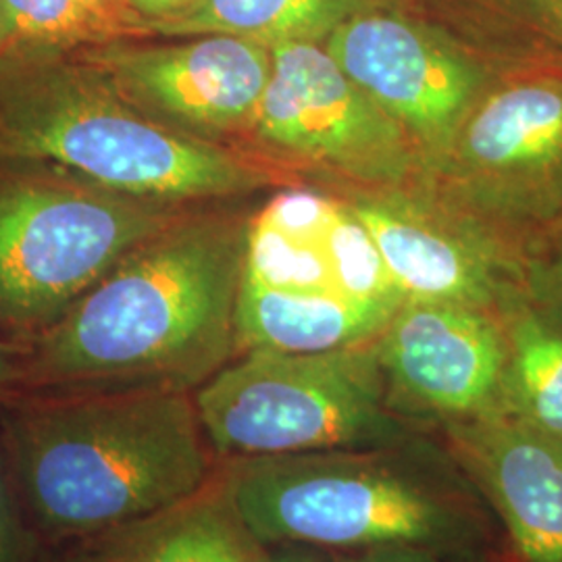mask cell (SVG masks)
<instances>
[{
    "mask_svg": "<svg viewBox=\"0 0 562 562\" xmlns=\"http://www.w3.org/2000/svg\"><path fill=\"white\" fill-rule=\"evenodd\" d=\"M261 562H346L344 554L308 543H265Z\"/></svg>",
    "mask_w": 562,
    "mask_h": 562,
    "instance_id": "27",
    "label": "cell"
},
{
    "mask_svg": "<svg viewBox=\"0 0 562 562\" xmlns=\"http://www.w3.org/2000/svg\"><path fill=\"white\" fill-rule=\"evenodd\" d=\"M196 0H127L134 18L138 20L140 38H148L153 25L178 18Z\"/></svg>",
    "mask_w": 562,
    "mask_h": 562,
    "instance_id": "25",
    "label": "cell"
},
{
    "mask_svg": "<svg viewBox=\"0 0 562 562\" xmlns=\"http://www.w3.org/2000/svg\"><path fill=\"white\" fill-rule=\"evenodd\" d=\"M346 562H517L513 557H461L427 550H378L346 557Z\"/></svg>",
    "mask_w": 562,
    "mask_h": 562,
    "instance_id": "24",
    "label": "cell"
},
{
    "mask_svg": "<svg viewBox=\"0 0 562 562\" xmlns=\"http://www.w3.org/2000/svg\"><path fill=\"white\" fill-rule=\"evenodd\" d=\"M41 542L0 443V562H36Z\"/></svg>",
    "mask_w": 562,
    "mask_h": 562,
    "instance_id": "21",
    "label": "cell"
},
{
    "mask_svg": "<svg viewBox=\"0 0 562 562\" xmlns=\"http://www.w3.org/2000/svg\"><path fill=\"white\" fill-rule=\"evenodd\" d=\"M271 76L241 150L331 180L340 190L423 183L417 148L323 44L271 46Z\"/></svg>",
    "mask_w": 562,
    "mask_h": 562,
    "instance_id": "7",
    "label": "cell"
},
{
    "mask_svg": "<svg viewBox=\"0 0 562 562\" xmlns=\"http://www.w3.org/2000/svg\"><path fill=\"white\" fill-rule=\"evenodd\" d=\"M36 562H106L88 543H50L44 548Z\"/></svg>",
    "mask_w": 562,
    "mask_h": 562,
    "instance_id": "28",
    "label": "cell"
},
{
    "mask_svg": "<svg viewBox=\"0 0 562 562\" xmlns=\"http://www.w3.org/2000/svg\"><path fill=\"white\" fill-rule=\"evenodd\" d=\"M250 215L192 209L130 252L25 348L20 394H194L238 355Z\"/></svg>",
    "mask_w": 562,
    "mask_h": 562,
    "instance_id": "1",
    "label": "cell"
},
{
    "mask_svg": "<svg viewBox=\"0 0 562 562\" xmlns=\"http://www.w3.org/2000/svg\"><path fill=\"white\" fill-rule=\"evenodd\" d=\"M0 162L194 209L271 190L276 165L146 117L78 53L0 59Z\"/></svg>",
    "mask_w": 562,
    "mask_h": 562,
    "instance_id": "4",
    "label": "cell"
},
{
    "mask_svg": "<svg viewBox=\"0 0 562 562\" xmlns=\"http://www.w3.org/2000/svg\"><path fill=\"white\" fill-rule=\"evenodd\" d=\"M475 483L517 562H562V442L510 415L436 434Z\"/></svg>",
    "mask_w": 562,
    "mask_h": 562,
    "instance_id": "14",
    "label": "cell"
},
{
    "mask_svg": "<svg viewBox=\"0 0 562 562\" xmlns=\"http://www.w3.org/2000/svg\"><path fill=\"white\" fill-rule=\"evenodd\" d=\"M323 46L413 142L423 183L438 171L464 121L504 76L446 27L404 9L346 21Z\"/></svg>",
    "mask_w": 562,
    "mask_h": 562,
    "instance_id": "9",
    "label": "cell"
},
{
    "mask_svg": "<svg viewBox=\"0 0 562 562\" xmlns=\"http://www.w3.org/2000/svg\"><path fill=\"white\" fill-rule=\"evenodd\" d=\"M81 4L111 34L113 41L140 38L138 20L134 18L127 0H81Z\"/></svg>",
    "mask_w": 562,
    "mask_h": 562,
    "instance_id": "23",
    "label": "cell"
},
{
    "mask_svg": "<svg viewBox=\"0 0 562 562\" xmlns=\"http://www.w3.org/2000/svg\"><path fill=\"white\" fill-rule=\"evenodd\" d=\"M83 543L106 562H261L265 552L225 494L220 469L194 496Z\"/></svg>",
    "mask_w": 562,
    "mask_h": 562,
    "instance_id": "16",
    "label": "cell"
},
{
    "mask_svg": "<svg viewBox=\"0 0 562 562\" xmlns=\"http://www.w3.org/2000/svg\"><path fill=\"white\" fill-rule=\"evenodd\" d=\"M241 278L292 294L404 302L344 196L319 190L285 186L250 215Z\"/></svg>",
    "mask_w": 562,
    "mask_h": 562,
    "instance_id": "13",
    "label": "cell"
},
{
    "mask_svg": "<svg viewBox=\"0 0 562 562\" xmlns=\"http://www.w3.org/2000/svg\"><path fill=\"white\" fill-rule=\"evenodd\" d=\"M0 443L44 543L148 519L220 469L190 392L18 394L0 402Z\"/></svg>",
    "mask_w": 562,
    "mask_h": 562,
    "instance_id": "2",
    "label": "cell"
},
{
    "mask_svg": "<svg viewBox=\"0 0 562 562\" xmlns=\"http://www.w3.org/2000/svg\"><path fill=\"white\" fill-rule=\"evenodd\" d=\"M25 346L0 340V402L18 396L25 380Z\"/></svg>",
    "mask_w": 562,
    "mask_h": 562,
    "instance_id": "26",
    "label": "cell"
},
{
    "mask_svg": "<svg viewBox=\"0 0 562 562\" xmlns=\"http://www.w3.org/2000/svg\"><path fill=\"white\" fill-rule=\"evenodd\" d=\"M78 55L146 117L236 148L273 65L269 46L227 34L120 38Z\"/></svg>",
    "mask_w": 562,
    "mask_h": 562,
    "instance_id": "11",
    "label": "cell"
},
{
    "mask_svg": "<svg viewBox=\"0 0 562 562\" xmlns=\"http://www.w3.org/2000/svg\"><path fill=\"white\" fill-rule=\"evenodd\" d=\"M188 211L44 165L0 162V323L36 338Z\"/></svg>",
    "mask_w": 562,
    "mask_h": 562,
    "instance_id": "6",
    "label": "cell"
},
{
    "mask_svg": "<svg viewBox=\"0 0 562 562\" xmlns=\"http://www.w3.org/2000/svg\"><path fill=\"white\" fill-rule=\"evenodd\" d=\"M375 350L387 401L422 431L503 413L506 338L498 313L404 301Z\"/></svg>",
    "mask_w": 562,
    "mask_h": 562,
    "instance_id": "12",
    "label": "cell"
},
{
    "mask_svg": "<svg viewBox=\"0 0 562 562\" xmlns=\"http://www.w3.org/2000/svg\"><path fill=\"white\" fill-rule=\"evenodd\" d=\"M501 319L506 338L503 413L562 442V323L527 292Z\"/></svg>",
    "mask_w": 562,
    "mask_h": 562,
    "instance_id": "18",
    "label": "cell"
},
{
    "mask_svg": "<svg viewBox=\"0 0 562 562\" xmlns=\"http://www.w3.org/2000/svg\"><path fill=\"white\" fill-rule=\"evenodd\" d=\"M501 38L521 69L562 76V0H452Z\"/></svg>",
    "mask_w": 562,
    "mask_h": 562,
    "instance_id": "20",
    "label": "cell"
},
{
    "mask_svg": "<svg viewBox=\"0 0 562 562\" xmlns=\"http://www.w3.org/2000/svg\"><path fill=\"white\" fill-rule=\"evenodd\" d=\"M404 301L503 313L525 294L527 248L427 186L341 190Z\"/></svg>",
    "mask_w": 562,
    "mask_h": 562,
    "instance_id": "10",
    "label": "cell"
},
{
    "mask_svg": "<svg viewBox=\"0 0 562 562\" xmlns=\"http://www.w3.org/2000/svg\"><path fill=\"white\" fill-rule=\"evenodd\" d=\"M550 238H562V213L561 217H559L557 223H554V227L550 229V234H548V238H546V240H550Z\"/></svg>",
    "mask_w": 562,
    "mask_h": 562,
    "instance_id": "29",
    "label": "cell"
},
{
    "mask_svg": "<svg viewBox=\"0 0 562 562\" xmlns=\"http://www.w3.org/2000/svg\"><path fill=\"white\" fill-rule=\"evenodd\" d=\"M423 186L525 248L546 240L562 213V76L504 74Z\"/></svg>",
    "mask_w": 562,
    "mask_h": 562,
    "instance_id": "8",
    "label": "cell"
},
{
    "mask_svg": "<svg viewBox=\"0 0 562 562\" xmlns=\"http://www.w3.org/2000/svg\"><path fill=\"white\" fill-rule=\"evenodd\" d=\"M401 306L396 301L292 294L241 278L236 308L238 355L248 350L327 352L369 344Z\"/></svg>",
    "mask_w": 562,
    "mask_h": 562,
    "instance_id": "15",
    "label": "cell"
},
{
    "mask_svg": "<svg viewBox=\"0 0 562 562\" xmlns=\"http://www.w3.org/2000/svg\"><path fill=\"white\" fill-rule=\"evenodd\" d=\"M417 0H196L173 20L150 27L148 38L227 34L265 46L323 44L346 21L373 11H394Z\"/></svg>",
    "mask_w": 562,
    "mask_h": 562,
    "instance_id": "17",
    "label": "cell"
},
{
    "mask_svg": "<svg viewBox=\"0 0 562 562\" xmlns=\"http://www.w3.org/2000/svg\"><path fill=\"white\" fill-rule=\"evenodd\" d=\"M220 461L375 448L408 440L375 340L327 352L248 350L194 392Z\"/></svg>",
    "mask_w": 562,
    "mask_h": 562,
    "instance_id": "5",
    "label": "cell"
},
{
    "mask_svg": "<svg viewBox=\"0 0 562 562\" xmlns=\"http://www.w3.org/2000/svg\"><path fill=\"white\" fill-rule=\"evenodd\" d=\"M220 480L262 543H308L344 557H513L492 508L436 434L375 448L225 459Z\"/></svg>",
    "mask_w": 562,
    "mask_h": 562,
    "instance_id": "3",
    "label": "cell"
},
{
    "mask_svg": "<svg viewBox=\"0 0 562 562\" xmlns=\"http://www.w3.org/2000/svg\"><path fill=\"white\" fill-rule=\"evenodd\" d=\"M111 41L81 0H0V59L67 55Z\"/></svg>",
    "mask_w": 562,
    "mask_h": 562,
    "instance_id": "19",
    "label": "cell"
},
{
    "mask_svg": "<svg viewBox=\"0 0 562 562\" xmlns=\"http://www.w3.org/2000/svg\"><path fill=\"white\" fill-rule=\"evenodd\" d=\"M525 292L529 301L562 323V238L538 241L527 248Z\"/></svg>",
    "mask_w": 562,
    "mask_h": 562,
    "instance_id": "22",
    "label": "cell"
}]
</instances>
